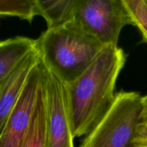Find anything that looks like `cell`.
Returning <instances> with one entry per match:
<instances>
[{"label":"cell","mask_w":147,"mask_h":147,"mask_svg":"<svg viewBox=\"0 0 147 147\" xmlns=\"http://www.w3.org/2000/svg\"><path fill=\"white\" fill-rule=\"evenodd\" d=\"M40 59V53L35 47L19 63L0 87V136L20 99L29 75Z\"/></svg>","instance_id":"7"},{"label":"cell","mask_w":147,"mask_h":147,"mask_svg":"<svg viewBox=\"0 0 147 147\" xmlns=\"http://www.w3.org/2000/svg\"><path fill=\"white\" fill-rule=\"evenodd\" d=\"M145 1H146V4H147V0H145Z\"/></svg>","instance_id":"17"},{"label":"cell","mask_w":147,"mask_h":147,"mask_svg":"<svg viewBox=\"0 0 147 147\" xmlns=\"http://www.w3.org/2000/svg\"><path fill=\"white\" fill-rule=\"evenodd\" d=\"M73 20L103 46H118L122 29L133 25L123 0H78Z\"/></svg>","instance_id":"4"},{"label":"cell","mask_w":147,"mask_h":147,"mask_svg":"<svg viewBox=\"0 0 147 147\" xmlns=\"http://www.w3.org/2000/svg\"><path fill=\"white\" fill-rule=\"evenodd\" d=\"M126 61L119 46H104L88 68L67 84L75 138L86 136L116 99V85Z\"/></svg>","instance_id":"1"},{"label":"cell","mask_w":147,"mask_h":147,"mask_svg":"<svg viewBox=\"0 0 147 147\" xmlns=\"http://www.w3.org/2000/svg\"><path fill=\"white\" fill-rule=\"evenodd\" d=\"M131 18L133 25L137 27L142 42L147 43V4L145 0H123Z\"/></svg>","instance_id":"12"},{"label":"cell","mask_w":147,"mask_h":147,"mask_svg":"<svg viewBox=\"0 0 147 147\" xmlns=\"http://www.w3.org/2000/svg\"><path fill=\"white\" fill-rule=\"evenodd\" d=\"M131 145L133 147H147V121L142 120L138 124Z\"/></svg>","instance_id":"13"},{"label":"cell","mask_w":147,"mask_h":147,"mask_svg":"<svg viewBox=\"0 0 147 147\" xmlns=\"http://www.w3.org/2000/svg\"><path fill=\"white\" fill-rule=\"evenodd\" d=\"M35 47L36 40L23 36L0 40V87L19 63Z\"/></svg>","instance_id":"8"},{"label":"cell","mask_w":147,"mask_h":147,"mask_svg":"<svg viewBox=\"0 0 147 147\" xmlns=\"http://www.w3.org/2000/svg\"><path fill=\"white\" fill-rule=\"evenodd\" d=\"M40 16L47 22V28H55L71 22L78 0H37Z\"/></svg>","instance_id":"10"},{"label":"cell","mask_w":147,"mask_h":147,"mask_svg":"<svg viewBox=\"0 0 147 147\" xmlns=\"http://www.w3.org/2000/svg\"><path fill=\"white\" fill-rule=\"evenodd\" d=\"M142 103H143V106H144V111H143V115L142 116L147 115V95L145 96L142 97Z\"/></svg>","instance_id":"14"},{"label":"cell","mask_w":147,"mask_h":147,"mask_svg":"<svg viewBox=\"0 0 147 147\" xmlns=\"http://www.w3.org/2000/svg\"><path fill=\"white\" fill-rule=\"evenodd\" d=\"M40 16L37 0H0V17H15L32 22Z\"/></svg>","instance_id":"11"},{"label":"cell","mask_w":147,"mask_h":147,"mask_svg":"<svg viewBox=\"0 0 147 147\" xmlns=\"http://www.w3.org/2000/svg\"><path fill=\"white\" fill-rule=\"evenodd\" d=\"M47 147H74L67 86L44 64Z\"/></svg>","instance_id":"5"},{"label":"cell","mask_w":147,"mask_h":147,"mask_svg":"<svg viewBox=\"0 0 147 147\" xmlns=\"http://www.w3.org/2000/svg\"><path fill=\"white\" fill-rule=\"evenodd\" d=\"M142 120L147 121V115H145V116H142Z\"/></svg>","instance_id":"15"},{"label":"cell","mask_w":147,"mask_h":147,"mask_svg":"<svg viewBox=\"0 0 147 147\" xmlns=\"http://www.w3.org/2000/svg\"><path fill=\"white\" fill-rule=\"evenodd\" d=\"M44 73V65L40 59L29 75L20 99L3 130L0 136V147L22 146Z\"/></svg>","instance_id":"6"},{"label":"cell","mask_w":147,"mask_h":147,"mask_svg":"<svg viewBox=\"0 0 147 147\" xmlns=\"http://www.w3.org/2000/svg\"><path fill=\"white\" fill-rule=\"evenodd\" d=\"M143 111L139 93L119 92L109 111L86 135L80 147L129 146Z\"/></svg>","instance_id":"3"},{"label":"cell","mask_w":147,"mask_h":147,"mask_svg":"<svg viewBox=\"0 0 147 147\" xmlns=\"http://www.w3.org/2000/svg\"><path fill=\"white\" fill-rule=\"evenodd\" d=\"M128 147H133V146H132V145H131H131H130V146H128Z\"/></svg>","instance_id":"16"},{"label":"cell","mask_w":147,"mask_h":147,"mask_svg":"<svg viewBox=\"0 0 147 147\" xmlns=\"http://www.w3.org/2000/svg\"><path fill=\"white\" fill-rule=\"evenodd\" d=\"M22 147H47L44 78L38 89L30 126Z\"/></svg>","instance_id":"9"},{"label":"cell","mask_w":147,"mask_h":147,"mask_svg":"<svg viewBox=\"0 0 147 147\" xmlns=\"http://www.w3.org/2000/svg\"><path fill=\"white\" fill-rule=\"evenodd\" d=\"M103 47L73 20L60 27L47 28L36 40L43 64L66 84L77 80Z\"/></svg>","instance_id":"2"}]
</instances>
